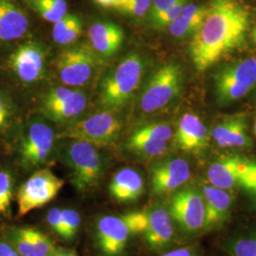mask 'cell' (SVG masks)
Returning <instances> with one entry per match:
<instances>
[{"mask_svg": "<svg viewBox=\"0 0 256 256\" xmlns=\"http://www.w3.org/2000/svg\"><path fill=\"white\" fill-rule=\"evenodd\" d=\"M254 134H256V120H254Z\"/></svg>", "mask_w": 256, "mask_h": 256, "instance_id": "cell-43", "label": "cell"}, {"mask_svg": "<svg viewBox=\"0 0 256 256\" xmlns=\"http://www.w3.org/2000/svg\"><path fill=\"white\" fill-rule=\"evenodd\" d=\"M122 124L111 112H99L76 122L62 133L61 137L82 140L96 146H110L119 137Z\"/></svg>", "mask_w": 256, "mask_h": 256, "instance_id": "cell-9", "label": "cell"}, {"mask_svg": "<svg viewBox=\"0 0 256 256\" xmlns=\"http://www.w3.org/2000/svg\"><path fill=\"white\" fill-rule=\"evenodd\" d=\"M50 256H78L76 252L74 250H68V248H56L54 252Z\"/></svg>", "mask_w": 256, "mask_h": 256, "instance_id": "cell-39", "label": "cell"}, {"mask_svg": "<svg viewBox=\"0 0 256 256\" xmlns=\"http://www.w3.org/2000/svg\"><path fill=\"white\" fill-rule=\"evenodd\" d=\"M96 66L97 59L92 46L81 44L61 52L57 60V72L66 86H80L90 81Z\"/></svg>", "mask_w": 256, "mask_h": 256, "instance_id": "cell-11", "label": "cell"}, {"mask_svg": "<svg viewBox=\"0 0 256 256\" xmlns=\"http://www.w3.org/2000/svg\"><path fill=\"white\" fill-rule=\"evenodd\" d=\"M168 142L140 134L135 131L128 138L126 146L138 155L156 158L164 155L168 149Z\"/></svg>", "mask_w": 256, "mask_h": 256, "instance_id": "cell-25", "label": "cell"}, {"mask_svg": "<svg viewBox=\"0 0 256 256\" xmlns=\"http://www.w3.org/2000/svg\"><path fill=\"white\" fill-rule=\"evenodd\" d=\"M142 234L147 245L155 250H162L172 242L174 223L167 207L155 206L147 210L146 228Z\"/></svg>", "mask_w": 256, "mask_h": 256, "instance_id": "cell-17", "label": "cell"}, {"mask_svg": "<svg viewBox=\"0 0 256 256\" xmlns=\"http://www.w3.org/2000/svg\"><path fill=\"white\" fill-rule=\"evenodd\" d=\"M214 79L220 104H227L240 100L256 86V56L222 68Z\"/></svg>", "mask_w": 256, "mask_h": 256, "instance_id": "cell-5", "label": "cell"}, {"mask_svg": "<svg viewBox=\"0 0 256 256\" xmlns=\"http://www.w3.org/2000/svg\"><path fill=\"white\" fill-rule=\"evenodd\" d=\"M252 42L256 45V26L252 32Z\"/></svg>", "mask_w": 256, "mask_h": 256, "instance_id": "cell-41", "label": "cell"}, {"mask_svg": "<svg viewBox=\"0 0 256 256\" xmlns=\"http://www.w3.org/2000/svg\"><path fill=\"white\" fill-rule=\"evenodd\" d=\"M207 178L218 188L240 187L250 194L256 190V162L239 156L222 158L209 166Z\"/></svg>", "mask_w": 256, "mask_h": 256, "instance_id": "cell-7", "label": "cell"}, {"mask_svg": "<svg viewBox=\"0 0 256 256\" xmlns=\"http://www.w3.org/2000/svg\"><path fill=\"white\" fill-rule=\"evenodd\" d=\"M28 256H50L54 252V242L40 230L28 227Z\"/></svg>", "mask_w": 256, "mask_h": 256, "instance_id": "cell-28", "label": "cell"}, {"mask_svg": "<svg viewBox=\"0 0 256 256\" xmlns=\"http://www.w3.org/2000/svg\"><path fill=\"white\" fill-rule=\"evenodd\" d=\"M110 196L117 202H135L144 191V178L133 168H122L113 176L110 187Z\"/></svg>", "mask_w": 256, "mask_h": 256, "instance_id": "cell-21", "label": "cell"}, {"mask_svg": "<svg viewBox=\"0 0 256 256\" xmlns=\"http://www.w3.org/2000/svg\"><path fill=\"white\" fill-rule=\"evenodd\" d=\"M81 221V216L75 209H62V232L60 236L66 240H72L78 232Z\"/></svg>", "mask_w": 256, "mask_h": 256, "instance_id": "cell-30", "label": "cell"}, {"mask_svg": "<svg viewBox=\"0 0 256 256\" xmlns=\"http://www.w3.org/2000/svg\"><path fill=\"white\" fill-rule=\"evenodd\" d=\"M250 196L252 198V202L254 203V205L256 206V190L254 191V192H250Z\"/></svg>", "mask_w": 256, "mask_h": 256, "instance_id": "cell-42", "label": "cell"}, {"mask_svg": "<svg viewBox=\"0 0 256 256\" xmlns=\"http://www.w3.org/2000/svg\"><path fill=\"white\" fill-rule=\"evenodd\" d=\"M152 0H120L115 9L131 16L142 18L149 12Z\"/></svg>", "mask_w": 256, "mask_h": 256, "instance_id": "cell-31", "label": "cell"}, {"mask_svg": "<svg viewBox=\"0 0 256 256\" xmlns=\"http://www.w3.org/2000/svg\"><path fill=\"white\" fill-rule=\"evenodd\" d=\"M9 120V111L5 102L0 96V129L6 128Z\"/></svg>", "mask_w": 256, "mask_h": 256, "instance_id": "cell-38", "label": "cell"}, {"mask_svg": "<svg viewBox=\"0 0 256 256\" xmlns=\"http://www.w3.org/2000/svg\"><path fill=\"white\" fill-rule=\"evenodd\" d=\"M223 248L230 256H256V234L232 236Z\"/></svg>", "mask_w": 256, "mask_h": 256, "instance_id": "cell-27", "label": "cell"}, {"mask_svg": "<svg viewBox=\"0 0 256 256\" xmlns=\"http://www.w3.org/2000/svg\"><path fill=\"white\" fill-rule=\"evenodd\" d=\"M176 0H152L151 7L149 10L150 20H153L160 14H164L165 10L169 9Z\"/></svg>", "mask_w": 256, "mask_h": 256, "instance_id": "cell-35", "label": "cell"}, {"mask_svg": "<svg viewBox=\"0 0 256 256\" xmlns=\"http://www.w3.org/2000/svg\"><path fill=\"white\" fill-rule=\"evenodd\" d=\"M207 14V5L187 3L178 18L167 28L172 36L176 38L192 36L200 27Z\"/></svg>", "mask_w": 256, "mask_h": 256, "instance_id": "cell-23", "label": "cell"}, {"mask_svg": "<svg viewBox=\"0 0 256 256\" xmlns=\"http://www.w3.org/2000/svg\"><path fill=\"white\" fill-rule=\"evenodd\" d=\"M160 256H196V250L194 247L178 248Z\"/></svg>", "mask_w": 256, "mask_h": 256, "instance_id": "cell-37", "label": "cell"}, {"mask_svg": "<svg viewBox=\"0 0 256 256\" xmlns=\"http://www.w3.org/2000/svg\"><path fill=\"white\" fill-rule=\"evenodd\" d=\"M144 64L138 54L122 59L102 82L100 93L102 106L118 108L124 106L137 90L144 74Z\"/></svg>", "mask_w": 256, "mask_h": 256, "instance_id": "cell-3", "label": "cell"}, {"mask_svg": "<svg viewBox=\"0 0 256 256\" xmlns=\"http://www.w3.org/2000/svg\"><path fill=\"white\" fill-rule=\"evenodd\" d=\"M41 18L55 23L68 14L66 0H25Z\"/></svg>", "mask_w": 256, "mask_h": 256, "instance_id": "cell-26", "label": "cell"}, {"mask_svg": "<svg viewBox=\"0 0 256 256\" xmlns=\"http://www.w3.org/2000/svg\"><path fill=\"white\" fill-rule=\"evenodd\" d=\"M200 192L205 202L203 230L218 229L230 218L234 206V196L230 190L218 188L212 184H204Z\"/></svg>", "mask_w": 256, "mask_h": 256, "instance_id": "cell-16", "label": "cell"}, {"mask_svg": "<svg viewBox=\"0 0 256 256\" xmlns=\"http://www.w3.org/2000/svg\"><path fill=\"white\" fill-rule=\"evenodd\" d=\"M82 32V19L77 14H66L64 18L54 23L52 38L58 45L68 46L81 36Z\"/></svg>", "mask_w": 256, "mask_h": 256, "instance_id": "cell-24", "label": "cell"}, {"mask_svg": "<svg viewBox=\"0 0 256 256\" xmlns=\"http://www.w3.org/2000/svg\"><path fill=\"white\" fill-rule=\"evenodd\" d=\"M66 162L72 170V182L78 192L95 188L104 173V160L98 146L74 140L66 148Z\"/></svg>", "mask_w": 256, "mask_h": 256, "instance_id": "cell-4", "label": "cell"}, {"mask_svg": "<svg viewBox=\"0 0 256 256\" xmlns=\"http://www.w3.org/2000/svg\"><path fill=\"white\" fill-rule=\"evenodd\" d=\"M182 88V72L180 64L169 62L156 70L140 100V110L153 113L174 100Z\"/></svg>", "mask_w": 256, "mask_h": 256, "instance_id": "cell-6", "label": "cell"}, {"mask_svg": "<svg viewBox=\"0 0 256 256\" xmlns=\"http://www.w3.org/2000/svg\"><path fill=\"white\" fill-rule=\"evenodd\" d=\"M46 222L50 227L54 230L55 232L61 236L62 232V209L58 207L50 208L46 214Z\"/></svg>", "mask_w": 256, "mask_h": 256, "instance_id": "cell-34", "label": "cell"}, {"mask_svg": "<svg viewBox=\"0 0 256 256\" xmlns=\"http://www.w3.org/2000/svg\"><path fill=\"white\" fill-rule=\"evenodd\" d=\"M64 184V180L50 169L34 172L19 188L16 196L19 216H24L52 202Z\"/></svg>", "mask_w": 256, "mask_h": 256, "instance_id": "cell-8", "label": "cell"}, {"mask_svg": "<svg viewBox=\"0 0 256 256\" xmlns=\"http://www.w3.org/2000/svg\"><path fill=\"white\" fill-rule=\"evenodd\" d=\"M54 132L43 122H34L21 146L22 162L28 168L44 164L54 144Z\"/></svg>", "mask_w": 256, "mask_h": 256, "instance_id": "cell-13", "label": "cell"}, {"mask_svg": "<svg viewBox=\"0 0 256 256\" xmlns=\"http://www.w3.org/2000/svg\"><path fill=\"white\" fill-rule=\"evenodd\" d=\"M188 3V0H176L174 4L165 10L164 14H160L156 18L151 20L153 27L156 28H167L171 23H173L176 19L178 18L180 12H182L183 8Z\"/></svg>", "mask_w": 256, "mask_h": 256, "instance_id": "cell-32", "label": "cell"}, {"mask_svg": "<svg viewBox=\"0 0 256 256\" xmlns=\"http://www.w3.org/2000/svg\"><path fill=\"white\" fill-rule=\"evenodd\" d=\"M14 196V180L9 172L0 171V216L8 214Z\"/></svg>", "mask_w": 256, "mask_h": 256, "instance_id": "cell-29", "label": "cell"}, {"mask_svg": "<svg viewBox=\"0 0 256 256\" xmlns=\"http://www.w3.org/2000/svg\"><path fill=\"white\" fill-rule=\"evenodd\" d=\"M46 54L36 42H28L16 48L10 56L9 64L14 74L22 82L39 81L45 72Z\"/></svg>", "mask_w": 256, "mask_h": 256, "instance_id": "cell-14", "label": "cell"}, {"mask_svg": "<svg viewBox=\"0 0 256 256\" xmlns=\"http://www.w3.org/2000/svg\"><path fill=\"white\" fill-rule=\"evenodd\" d=\"M209 142V134L206 126L196 115L186 113L180 120L174 134V144L186 152L200 153Z\"/></svg>", "mask_w": 256, "mask_h": 256, "instance_id": "cell-18", "label": "cell"}, {"mask_svg": "<svg viewBox=\"0 0 256 256\" xmlns=\"http://www.w3.org/2000/svg\"><path fill=\"white\" fill-rule=\"evenodd\" d=\"M167 209L173 221L183 232L196 234L204 229L205 202L200 191L194 188L176 191Z\"/></svg>", "mask_w": 256, "mask_h": 256, "instance_id": "cell-10", "label": "cell"}, {"mask_svg": "<svg viewBox=\"0 0 256 256\" xmlns=\"http://www.w3.org/2000/svg\"><path fill=\"white\" fill-rule=\"evenodd\" d=\"M136 131L140 134L155 138L164 140V142H168L173 136L172 128H170L167 124H164V122L151 124H148L144 128H138Z\"/></svg>", "mask_w": 256, "mask_h": 256, "instance_id": "cell-33", "label": "cell"}, {"mask_svg": "<svg viewBox=\"0 0 256 256\" xmlns=\"http://www.w3.org/2000/svg\"><path fill=\"white\" fill-rule=\"evenodd\" d=\"M92 50L102 56H111L119 50L124 38L122 28L112 22H96L88 30Z\"/></svg>", "mask_w": 256, "mask_h": 256, "instance_id": "cell-22", "label": "cell"}, {"mask_svg": "<svg viewBox=\"0 0 256 256\" xmlns=\"http://www.w3.org/2000/svg\"><path fill=\"white\" fill-rule=\"evenodd\" d=\"M99 5L104 8H116L120 0H95Z\"/></svg>", "mask_w": 256, "mask_h": 256, "instance_id": "cell-40", "label": "cell"}, {"mask_svg": "<svg viewBox=\"0 0 256 256\" xmlns=\"http://www.w3.org/2000/svg\"><path fill=\"white\" fill-rule=\"evenodd\" d=\"M28 27L26 12L14 0H0V41L20 39L27 34Z\"/></svg>", "mask_w": 256, "mask_h": 256, "instance_id": "cell-20", "label": "cell"}, {"mask_svg": "<svg viewBox=\"0 0 256 256\" xmlns=\"http://www.w3.org/2000/svg\"><path fill=\"white\" fill-rule=\"evenodd\" d=\"M250 12L238 0H210L189 46L194 68L205 72L245 45Z\"/></svg>", "mask_w": 256, "mask_h": 256, "instance_id": "cell-1", "label": "cell"}, {"mask_svg": "<svg viewBox=\"0 0 256 256\" xmlns=\"http://www.w3.org/2000/svg\"><path fill=\"white\" fill-rule=\"evenodd\" d=\"M0 256H20L8 238H0Z\"/></svg>", "mask_w": 256, "mask_h": 256, "instance_id": "cell-36", "label": "cell"}, {"mask_svg": "<svg viewBox=\"0 0 256 256\" xmlns=\"http://www.w3.org/2000/svg\"><path fill=\"white\" fill-rule=\"evenodd\" d=\"M218 146L225 148H248L252 146V140L247 131V122L243 115L227 117L220 122L212 132Z\"/></svg>", "mask_w": 256, "mask_h": 256, "instance_id": "cell-19", "label": "cell"}, {"mask_svg": "<svg viewBox=\"0 0 256 256\" xmlns=\"http://www.w3.org/2000/svg\"><path fill=\"white\" fill-rule=\"evenodd\" d=\"M147 210H134L122 216H104L96 225V243L106 256H120L131 236L144 234Z\"/></svg>", "mask_w": 256, "mask_h": 256, "instance_id": "cell-2", "label": "cell"}, {"mask_svg": "<svg viewBox=\"0 0 256 256\" xmlns=\"http://www.w3.org/2000/svg\"><path fill=\"white\" fill-rule=\"evenodd\" d=\"M191 167L182 158H168L151 168L152 191L155 194H167L178 191L189 180Z\"/></svg>", "mask_w": 256, "mask_h": 256, "instance_id": "cell-15", "label": "cell"}, {"mask_svg": "<svg viewBox=\"0 0 256 256\" xmlns=\"http://www.w3.org/2000/svg\"><path fill=\"white\" fill-rule=\"evenodd\" d=\"M86 104L84 93L59 86L46 93L42 102V111L48 119L64 122L82 114Z\"/></svg>", "mask_w": 256, "mask_h": 256, "instance_id": "cell-12", "label": "cell"}]
</instances>
